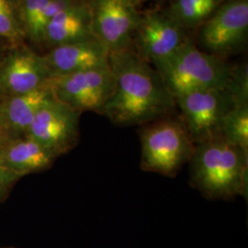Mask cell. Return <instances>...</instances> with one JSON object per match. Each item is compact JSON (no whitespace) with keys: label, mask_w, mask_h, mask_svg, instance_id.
Listing matches in <instances>:
<instances>
[{"label":"cell","mask_w":248,"mask_h":248,"mask_svg":"<svg viewBox=\"0 0 248 248\" xmlns=\"http://www.w3.org/2000/svg\"><path fill=\"white\" fill-rule=\"evenodd\" d=\"M139 135L142 170L165 177H176L195 148L182 120L171 115L142 125Z\"/></svg>","instance_id":"277c9868"},{"label":"cell","mask_w":248,"mask_h":248,"mask_svg":"<svg viewBox=\"0 0 248 248\" xmlns=\"http://www.w3.org/2000/svg\"><path fill=\"white\" fill-rule=\"evenodd\" d=\"M50 0H22L20 4V18L23 29L31 38L36 40L37 26L44 12L45 6Z\"/></svg>","instance_id":"d6986e66"},{"label":"cell","mask_w":248,"mask_h":248,"mask_svg":"<svg viewBox=\"0 0 248 248\" xmlns=\"http://www.w3.org/2000/svg\"><path fill=\"white\" fill-rule=\"evenodd\" d=\"M97 39L94 35L89 3L76 1L58 12L45 27L43 41L53 47Z\"/></svg>","instance_id":"5bb4252c"},{"label":"cell","mask_w":248,"mask_h":248,"mask_svg":"<svg viewBox=\"0 0 248 248\" xmlns=\"http://www.w3.org/2000/svg\"><path fill=\"white\" fill-rule=\"evenodd\" d=\"M230 91L235 106L248 104V67L242 65L238 68H232L230 79L226 87Z\"/></svg>","instance_id":"ffe728a7"},{"label":"cell","mask_w":248,"mask_h":248,"mask_svg":"<svg viewBox=\"0 0 248 248\" xmlns=\"http://www.w3.org/2000/svg\"><path fill=\"white\" fill-rule=\"evenodd\" d=\"M94 35L109 53L130 48L141 14L131 0H90Z\"/></svg>","instance_id":"9c48e42d"},{"label":"cell","mask_w":248,"mask_h":248,"mask_svg":"<svg viewBox=\"0 0 248 248\" xmlns=\"http://www.w3.org/2000/svg\"><path fill=\"white\" fill-rule=\"evenodd\" d=\"M109 52L98 39L58 45L44 56L51 78L109 65Z\"/></svg>","instance_id":"7c38bea8"},{"label":"cell","mask_w":248,"mask_h":248,"mask_svg":"<svg viewBox=\"0 0 248 248\" xmlns=\"http://www.w3.org/2000/svg\"><path fill=\"white\" fill-rule=\"evenodd\" d=\"M176 105L196 144L221 136L222 121L235 103L230 91L224 88L186 92L176 98Z\"/></svg>","instance_id":"5b68a950"},{"label":"cell","mask_w":248,"mask_h":248,"mask_svg":"<svg viewBox=\"0 0 248 248\" xmlns=\"http://www.w3.org/2000/svg\"><path fill=\"white\" fill-rule=\"evenodd\" d=\"M248 31V0H229L202 24L198 39L206 53L222 58L245 44Z\"/></svg>","instance_id":"ba28073f"},{"label":"cell","mask_w":248,"mask_h":248,"mask_svg":"<svg viewBox=\"0 0 248 248\" xmlns=\"http://www.w3.org/2000/svg\"><path fill=\"white\" fill-rule=\"evenodd\" d=\"M132 1V3H133V5L137 8V6L139 5V4H141L142 3L143 1H145V0H131Z\"/></svg>","instance_id":"7402d4cb"},{"label":"cell","mask_w":248,"mask_h":248,"mask_svg":"<svg viewBox=\"0 0 248 248\" xmlns=\"http://www.w3.org/2000/svg\"><path fill=\"white\" fill-rule=\"evenodd\" d=\"M154 67L175 99L198 89H224L232 72L222 58L201 51L188 39L171 56Z\"/></svg>","instance_id":"3957f363"},{"label":"cell","mask_w":248,"mask_h":248,"mask_svg":"<svg viewBox=\"0 0 248 248\" xmlns=\"http://www.w3.org/2000/svg\"><path fill=\"white\" fill-rule=\"evenodd\" d=\"M21 177L0 167V200L9 192L10 187Z\"/></svg>","instance_id":"44dd1931"},{"label":"cell","mask_w":248,"mask_h":248,"mask_svg":"<svg viewBox=\"0 0 248 248\" xmlns=\"http://www.w3.org/2000/svg\"><path fill=\"white\" fill-rule=\"evenodd\" d=\"M53 95L48 84L31 92L0 101V134H25L39 108Z\"/></svg>","instance_id":"9a60e30c"},{"label":"cell","mask_w":248,"mask_h":248,"mask_svg":"<svg viewBox=\"0 0 248 248\" xmlns=\"http://www.w3.org/2000/svg\"><path fill=\"white\" fill-rule=\"evenodd\" d=\"M191 186L208 200H230L248 191V154L222 136L196 143L189 160Z\"/></svg>","instance_id":"7a4b0ae2"},{"label":"cell","mask_w":248,"mask_h":248,"mask_svg":"<svg viewBox=\"0 0 248 248\" xmlns=\"http://www.w3.org/2000/svg\"><path fill=\"white\" fill-rule=\"evenodd\" d=\"M223 0H173L166 11L179 25L186 28L201 26L210 18Z\"/></svg>","instance_id":"2e32d148"},{"label":"cell","mask_w":248,"mask_h":248,"mask_svg":"<svg viewBox=\"0 0 248 248\" xmlns=\"http://www.w3.org/2000/svg\"><path fill=\"white\" fill-rule=\"evenodd\" d=\"M220 134L231 144L248 154V104L231 109L222 121Z\"/></svg>","instance_id":"e0dca14e"},{"label":"cell","mask_w":248,"mask_h":248,"mask_svg":"<svg viewBox=\"0 0 248 248\" xmlns=\"http://www.w3.org/2000/svg\"><path fill=\"white\" fill-rule=\"evenodd\" d=\"M80 114L53 97L39 108L25 134L61 156L78 143Z\"/></svg>","instance_id":"52a82bcc"},{"label":"cell","mask_w":248,"mask_h":248,"mask_svg":"<svg viewBox=\"0 0 248 248\" xmlns=\"http://www.w3.org/2000/svg\"><path fill=\"white\" fill-rule=\"evenodd\" d=\"M22 36V27L12 0H0V37L15 43Z\"/></svg>","instance_id":"ac0fdd59"},{"label":"cell","mask_w":248,"mask_h":248,"mask_svg":"<svg viewBox=\"0 0 248 248\" xmlns=\"http://www.w3.org/2000/svg\"></svg>","instance_id":"603a6c76"},{"label":"cell","mask_w":248,"mask_h":248,"mask_svg":"<svg viewBox=\"0 0 248 248\" xmlns=\"http://www.w3.org/2000/svg\"><path fill=\"white\" fill-rule=\"evenodd\" d=\"M49 78L44 56L27 49L14 52L0 64V98L45 87Z\"/></svg>","instance_id":"8fae6325"},{"label":"cell","mask_w":248,"mask_h":248,"mask_svg":"<svg viewBox=\"0 0 248 248\" xmlns=\"http://www.w3.org/2000/svg\"><path fill=\"white\" fill-rule=\"evenodd\" d=\"M114 87L101 110L117 126H142L171 115L176 99L159 73L149 62L127 48L109 53Z\"/></svg>","instance_id":"6da1fadb"},{"label":"cell","mask_w":248,"mask_h":248,"mask_svg":"<svg viewBox=\"0 0 248 248\" xmlns=\"http://www.w3.org/2000/svg\"><path fill=\"white\" fill-rule=\"evenodd\" d=\"M186 40L184 28L167 12L152 11L140 16L133 43L135 52L155 65L171 56Z\"/></svg>","instance_id":"30bf717a"},{"label":"cell","mask_w":248,"mask_h":248,"mask_svg":"<svg viewBox=\"0 0 248 248\" xmlns=\"http://www.w3.org/2000/svg\"><path fill=\"white\" fill-rule=\"evenodd\" d=\"M57 157L27 134H0V167L19 177L50 169Z\"/></svg>","instance_id":"4fadbf2b"},{"label":"cell","mask_w":248,"mask_h":248,"mask_svg":"<svg viewBox=\"0 0 248 248\" xmlns=\"http://www.w3.org/2000/svg\"><path fill=\"white\" fill-rule=\"evenodd\" d=\"M47 84L54 98L76 111L100 114L112 93L114 78L108 65L51 78Z\"/></svg>","instance_id":"8992f818"}]
</instances>
